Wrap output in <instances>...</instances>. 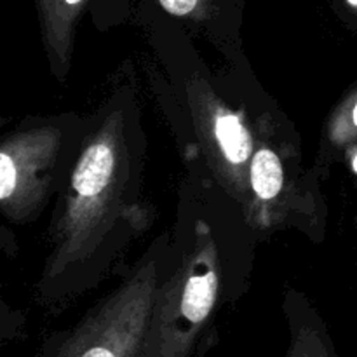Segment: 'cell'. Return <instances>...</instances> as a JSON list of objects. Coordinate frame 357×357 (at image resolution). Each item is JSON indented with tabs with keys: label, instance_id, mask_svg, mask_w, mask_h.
I'll use <instances>...</instances> for the list:
<instances>
[{
	"label": "cell",
	"instance_id": "cell-1",
	"mask_svg": "<svg viewBox=\"0 0 357 357\" xmlns=\"http://www.w3.org/2000/svg\"><path fill=\"white\" fill-rule=\"evenodd\" d=\"M131 153L122 112L108 115L82 146L73 167L44 275L56 279L96 253L126 211Z\"/></svg>",
	"mask_w": 357,
	"mask_h": 357
},
{
	"label": "cell",
	"instance_id": "cell-10",
	"mask_svg": "<svg viewBox=\"0 0 357 357\" xmlns=\"http://www.w3.org/2000/svg\"><path fill=\"white\" fill-rule=\"evenodd\" d=\"M352 166H354V169H356V173H357V153H356L354 160H352Z\"/></svg>",
	"mask_w": 357,
	"mask_h": 357
},
{
	"label": "cell",
	"instance_id": "cell-2",
	"mask_svg": "<svg viewBox=\"0 0 357 357\" xmlns=\"http://www.w3.org/2000/svg\"><path fill=\"white\" fill-rule=\"evenodd\" d=\"M218 291V246L211 230L201 223L190 253L159 284L142 357L194 356L211 323Z\"/></svg>",
	"mask_w": 357,
	"mask_h": 357
},
{
	"label": "cell",
	"instance_id": "cell-8",
	"mask_svg": "<svg viewBox=\"0 0 357 357\" xmlns=\"http://www.w3.org/2000/svg\"><path fill=\"white\" fill-rule=\"evenodd\" d=\"M282 164L278 153L268 146H260L253 153L250 164V183L255 197L260 201H272L282 188Z\"/></svg>",
	"mask_w": 357,
	"mask_h": 357
},
{
	"label": "cell",
	"instance_id": "cell-7",
	"mask_svg": "<svg viewBox=\"0 0 357 357\" xmlns=\"http://www.w3.org/2000/svg\"><path fill=\"white\" fill-rule=\"evenodd\" d=\"M289 345L284 357H338L326 326L314 310L289 307Z\"/></svg>",
	"mask_w": 357,
	"mask_h": 357
},
{
	"label": "cell",
	"instance_id": "cell-5",
	"mask_svg": "<svg viewBox=\"0 0 357 357\" xmlns=\"http://www.w3.org/2000/svg\"><path fill=\"white\" fill-rule=\"evenodd\" d=\"M199 139L220 180L243 197L251 188L248 164L253 159V139L237 114L220 103L208 89L190 93Z\"/></svg>",
	"mask_w": 357,
	"mask_h": 357
},
{
	"label": "cell",
	"instance_id": "cell-9",
	"mask_svg": "<svg viewBox=\"0 0 357 357\" xmlns=\"http://www.w3.org/2000/svg\"><path fill=\"white\" fill-rule=\"evenodd\" d=\"M352 122H354V126L357 128V103L354 107V112H352Z\"/></svg>",
	"mask_w": 357,
	"mask_h": 357
},
{
	"label": "cell",
	"instance_id": "cell-3",
	"mask_svg": "<svg viewBox=\"0 0 357 357\" xmlns=\"http://www.w3.org/2000/svg\"><path fill=\"white\" fill-rule=\"evenodd\" d=\"M159 284V260L150 257L72 330L52 335L42 357H142Z\"/></svg>",
	"mask_w": 357,
	"mask_h": 357
},
{
	"label": "cell",
	"instance_id": "cell-6",
	"mask_svg": "<svg viewBox=\"0 0 357 357\" xmlns=\"http://www.w3.org/2000/svg\"><path fill=\"white\" fill-rule=\"evenodd\" d=\"M94 0H35L42 38L52 70L63 75L72 58L75 24Z\"/></svg>",
	"mask_w": 357,
	"mask_h": 357
},
{
	"label": "cell",
	"instance_id": "cell-4",
	"mask_svg": "<svg viewBox=\"0 0 357 357\" xmlns=\"http://www.w3.org/2000/svg\"><path fill=\"white\" fill-rule=\"evenodd\" d=\"M63 135L54 126L31 128L0 146V204L13 222H24L49 194Z\"/></svg>",
	"mask_w": 357,
	"mask_h": 357
}]
</instances>
